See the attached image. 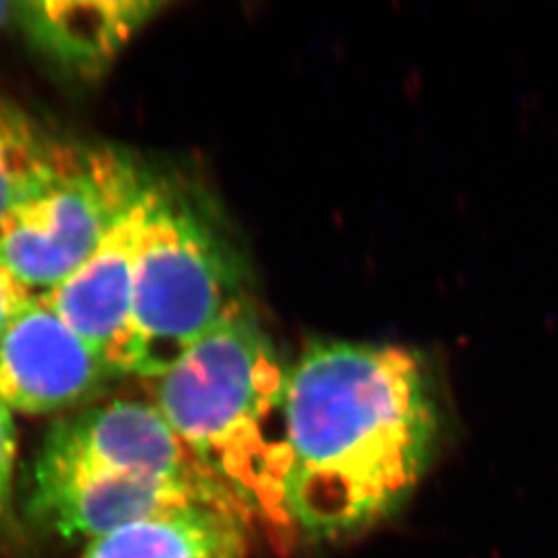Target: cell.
Masks as SVG:
<instances>
[{"label":"cell","instance_id":"1","mask_svg":"<svg viewBox=\"0 0 558 558\" xmlns=\"http://www.w3.org/2000/svg\"><path fill=\"white\" fill-rule=\"evenodd\" d=\"M439 435V398L420 352L311 343L283 389V523L320 539L375 525L412 495Z\"/></svg>","mask_w":558,"mask_h":558},{"label":"cell","instance_id":"2","mask_svg":"<svg viewBox=\"0 0 558 558\" xmlns=\"http://www.w3.org/2000/svg\"><path fill=\"white\" fill-rule=\"evenodd\" d=\"M288 368L242 306L154 380V403L244 511L283 523V389Z\"/></svg>","mask_w":558,"mask_h":558},{"label":"cell","instance_id":"3","mask_svg":"<svg viewBox=\"0 0 558 558\" xmlns=\"http://www.w3.org/2000/svg\"><path fill=\"white\" fill-rule=\"evenodd\" d=\"M242 306L223 242L160 184L137 253L126 375L160 377Z\"/></svg>","mask_w":558,"mask_h":558},{"label":"cell","instance_id":"4","mask_svg":"<svg viewBox=\"0 0 558 558\" xmlns=\"http://www.w3.org/2000/svg\"><path fill=\"white\" fill-rule=\"evenodd\" d=\"M151 184L112 145L71 147L59 170L0 223V257L34 294L77 271Z\"/></svg>","mask_w":558,"mask_h":558},{"label":"cell","instance_id":"5","mask_svg":"<svg viewBox=\"0 0 558 558\" xmlns=\"http://www.w3.org/2000/svg\"><path fill=\"white\" fill-rule=\"evenodd\" d=\"M89 476L174 480L228 493L182 442L156 403L143 401L89 405L52 426L32 482Z\"/></svg>","mask_w":558,"mask_h":558},{"label":"cell","instance_id":"6","mask_svg":"<svg viewBox=\"0 0 558 558\" xmlns=\"http://www.w3.org/2000/svg\"><path fill=\"white\" fill-rule=\"evenodd\" d=\"M117 377L100 354L36 296L0 336V401L15 414L73 410Z\"/></svg>","mask_w":558,"mask_h":558},{"label":"cell","instance_id":"7","mask_svg":"<svg viewBox=\"0 0 558 558\" xmlns=\"http://www.w3.org/2000/svg\"><path fill=\"white\" fill-rule=\"evenodd\" d=\"M158 193L151 180L89 259L44 296L117 377L126 375L137 253Z\"/></svg>","mask_w":558,"mask_h":558},{"label":"cell","instance_id":"8","mask_svg":"<svg viewBox=\"0 0 558 558\" xmlns=\"http://www.w3.org/2000/svg\"><path fill=\"white\" fill-rule=\"evenodd\" d=\"M193 505H216L244 513L228 493L174 480L143 476L32 482L29 513L62 538H100L126 523Z\"/></svg>","mask_w":558,"mask_h":558},{"label":"cell","instance_id":"9","mask_svg":"<svg viewBox=\"0 0 558 558\" xmlns=\"http://www.w3.org/2000/svg\"><path fill=\"white\" fill-rule=\"evenodd\" d=\"M161 9L154 0H36L15 2L13 21L62 73L94 80Z\"/></svg>","mask_w":558,"mask_h":558},{"label":"cell","instance_id":"10","mask_svg":"<svg viewBox=\"0 0 558 558\" xmlns=\"http://www.w3.org/2000/svg\"><path fill=\"white\" fill-rule=\"evenodd\" d=\"M240 513L193 505L126 523L92 539L81 558H242Z\"/></svg>","mask_w":558,"mask_h":558},{"label":"cell","instance_id":"11","mask_svg":"<svg viewBox=\"0 0 558 558\" xmlns=\"http://www.w3.org/2000/svg\"><path fill=\"white\" fill-rule=\"evenodd\" d=\"M71 147L50 137L15 101L0 96V223L59 170Z\"/></svg>","mask_w":558,"mask_h":558},{"label":"cell","instance_id":"12","mask_svg":"<svg viewBox=\"0 0 558 558\" xmlns=\"http://www.w3.org/2000/svg\"><path fill=\"white\" fill-rule=\"evenodd\" d=\"M17 426L13 412L0 401V519L9 511L17 465Z\"/></svg>","mask_w":558,"mask_h":558},{"label":"cell","instance_id":"13","mask_svg":"<svg viewBox=\"0 0 558 558\" xmlns=\"http://www.w3.org/2000/svg\"><path fill=\"white\" fill-rule=\"evenodd\" d=\"M34 299L36 296L21 283V279L0 257V336Z\"/></svg>","mask_w":558,"mask_h":558},{"label":"cell","instance_id":"14","mask_svg":"<svg viewBox=\"0 0 558 558\" xmlns=\"http://www.w3.org/2000/svg\"><path fill=\"white\" fill-rule=\"evenodd\" d=\"M13 13H15V2H2L0 0V29L13 20Z\"/></svg>","mask_w":558,"mask_h":558}]
</instances>
